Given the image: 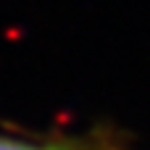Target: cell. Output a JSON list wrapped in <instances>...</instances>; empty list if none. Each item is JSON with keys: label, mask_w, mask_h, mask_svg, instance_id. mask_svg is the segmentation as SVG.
Returning a JSON list of instances; mask_svg holds the SVG:
<instances>
[{"label": "cell", "mask_w": 150, "mask_h": 150, "mask_svg": "<svg viewBox=\"0 0 150 150\" xmlns=\"http://www.w3.org/2000/svg\"><path fill=\"white\" fill-rule=\"evenodd\" d=\"M0 150H74V145H63V142H32V140L0 134Z\"/></svg>", "instance_id": "1"}, {"label": "cell", "mask_w": 150, "mask_h": 150, "mask_svg": "<svg viewBox=\"0 0 150 150\" xmlns=\"http://www.w3.org/2000/svg\"><path fill=\"white\" fill-rule=\"evenodd\" d=\"M74 150H87V148H74Z\"/></svg>", "instance_id": "2"}]
</instances>
